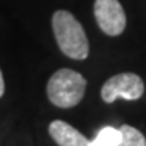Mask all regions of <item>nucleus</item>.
I'll return each instance as SVG.
<instances>
[{"label": "nucleus", "mask_w": 146, "mask_h": 146, "mask_svg": "<svg viewBox=\"0 0 146 146\" xmlns=\"http://www.w3.org/2000/svg\"><path fill=\"white\" fill-rule=\"evenodd\" d=\"M52 30L60 51L73 60H85L90 43L81 23L69 11H57L52 15Z\"/></svg>", "instance_id": "1"}, {"label": "nucleus", "mask_w": 146, "mask_h": 146, "mask_svg": "<svg viewBox=\"0 0 146 146\" xmlns=\"http://www.w3.org/2000/svg\"><path fill=\"white\" fill-rule=\"evenodd\" d=\"M3 94H5V79L2 75V70H0V98L3 97Z\"/></svg>", "instance_id": "8"}, {"label": "nucleus", "mask_w": 146, "mask_h": 146, "mask_svg": "<svg viewBox=\"0 0 146 146\" xmlns=\"http://www.w3.org/2000/svg\"><path fill=\"white\" fill-rule=\"evenodd\" d=\"M87 90V79L72 69H60L49 78L46 94L49 102L61 109L75 108L81 103Z\"/></svg>", "instance_id": "2"}, {"label": "nucleus", "mask_w": 146, "mask_h": 146, "mask_svg": "<svg viewBox=\"0 0 146 146\" xmlns=\"http://www.w3.org/2000/svg\"><path fill=\"white\" fill-rule=\"evenodd\" d=\"M121 131L115 127H103L97 133L94 140H90V146H119Z\"/></svg>", "instance_id": "6"}, {"label": "nucleus", "mask_w": 146, "mask_h": 146, "mask_svg": "<svg viewBox=\"0 0 146 146\" xmlns=\"http://www.w3.org/2000/svg\"><path fill=\"white\" fill-rule=\"evenodd\" d=\"M119 131H121L119 146H146V139L137 128L124 124L119 127Z\"/></svg>", "instance_id": "7"}, {"label": "nucleus", "mask_w": 146, "mask_h": 146, "mask_svg": "<svg viewBox=\"0 0 146 146\" xmlns=\"http://www.w3.org/2000/svg\"><path fill=\"white\" fill-rule=\"evenodd\" d=\"M94 17L98 27L108 36H119L127 25L124 8L118 0H96Z\"/></svg>", "instance_id": "4"}, {"label": "nucleus", "mask_w": 146, "mask_h": 146, "mask_svg": "<svg viewBox=\"0 0 146 146\" xmlns=\"http://www.w3.org/2000/svg\"><path fill=\"white\" fill-rule=\"evenodd\" d=\"M49 136L58 146H90V140L70 124L55 119L49 124Z\"/></svg>", "instance_id": "5"}, {"label": "nucleus", "mask_w": 146, "mask_h": 146, "mask_svg": "<svg viewBox=\"0 0 146 146\" xmlns=\"http://www.w3.org/2000/svg\"><path fill=\"white\" fill-rule=\"evenodd\" d=\"M145 92L143 79L136 73H118L109 78L102 87V98L106 103H113L118 97L124 100H139Z\"/></svg>", "instance_id": "3"}]
</instances>
